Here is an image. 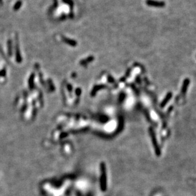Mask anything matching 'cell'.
<instances>
[{
	"label": "cell",
	"mask_w": 196,
	"mask_h": 196,
	"mask_svg": "<svg viewBox=\"0 0 196 196\" xmlns=\"http://www.w3.org/2000/svg\"><path fill=\"white\" fill-rule=\"evenodd\" d=\"M150 134L151 138H152V141L153 143V146L155 148V152L156 155L157 156H159L161 155V150H160L159 146L158 143H157V139H156L155 134L154 131L152 128L150 129Z\"/></svg>",
	"instance_id": "6da1fadb"
},
{
	"label": "cell",
	"mask_w": 196,
	"mask_h": 196,
	"mask_svg": "<svg viewBox=\"0 0 196 196\" xmlns=\"http://www.w3.org/2000/svg\"><path fill=\"white\" fill-rule=\"evenodd\" d=\"M146 4L148 6H153V7L157 8H162L166 5V4H165L164 1H157V0H147L146 1Z\"/></svg>",
	"instance_id": "7a4b0ae2"
},
{
	"label": "cell",
	"mask_w": 196,
	"mask_h": 196,
	"mask_svg": "<svg viewBox=\"0 0 196 196\" xmlns=\"http://www.w3.org/2000/svg\"><path fill=\"white\" fill-rule=\"evenodd\" d=\"M15 56H16V60L18 62H20V61H22V57H21V55H20V48H19V42H18L17 37H16V38H15Z\"/></svg>",
	"instance_id": "3957f363"
},
{
	"label": "cell",
	"mask_w": 196,
	"mask_h": 196,
	"mask_svg": "<svg viewBox=\"0 0 196 196\" xmlns=\"http://www.w3.org/2000/svg\"><path fill=\"white\" fill-rule=\"evenodd\" d=\"M62 39L65 43H66V44L69 45L70 46H72V47H75V46H76V45H77V42L73 39H70V38H66V37L64 36H62Z\"/></svg>",
	"instance_id": "277c9868"
},
{
	"label": "cell",
	"mask_w": 196,
	"mask_h": 196,
	"mask_svg": "<svg viewBox=\"0 0 196 196\" xmlns=\"http://www.w3.org/2000/svg\"><path fill=\"white\" fill-rule=\"evenodd\" d=\"M189 84H190V80H189V79H186L185 80H184V83H183L182 87H181V94L185 95L187 90V88H188V86H189Z\"/></svg>",
	"instance_id": "5b68a950"
},
{
	"label": "cell",
	"mask_w": 196,
	"mask_h": 196,
	"mask_svg": "<svg viewBox=\"0 0 196 196\" xmlns=\"http://www.w3.org/2000/svg\"><path fill=\"white\" fill-rule=\"evenodd\" d=\"M171 98H172V93H167V95H166V97H165V98L164 99V100L162 101V102H161V107L162 108L164 107V106L167 104V102L170 101V99H171Z\"/></svg>",
	"instance_id": "8992f818"
},
{
	"label": "cell",
	"mask_w": 196,
	"mask_h": 196,
	"mask_svg": "<svg viewBox=\"0 0 196 196\" xmlns=\"http://www.w3.org/2000/svg\"><path fill=\"white\" fill-rule=\"evenodd\" d=\"M8 56H12V41L11 40H9L8 41Z\"/></svg>",
	"instance_id": "52a82bcc"
},
{
	"label": "cell",
	"mask_w": 196,
	"mask_h": 196,
	"mask_svg": "<svg viewBox=\"0 0 196 196\" xmlns=\"http://www.w3.org/2000/svg\"><path fill=\"white\" fill-rule=\"evenodd\" d=\"M22 5V3L21 1H18L14 5V10L15 11H17V10H19L20 7H21Z\"/></svg>",
	"instance_id": "ba28073f"
},
{
	"label": "cell",
	"mask_w": 196,
	"mask_h": 196,
	"mask_svg": "<svg viewBox=\"0 0 196 196\" xmlns=\"http://www.w3.org/2000/svg\"><path fill=\"white\" fill-rule=\"evenodd\" d=\"M63 1L66 3H68L71 6V8L73 7V1H71V0H63Z\"/></svg>",
	"instance_id": "9c48e42d"
}]
</instances>
